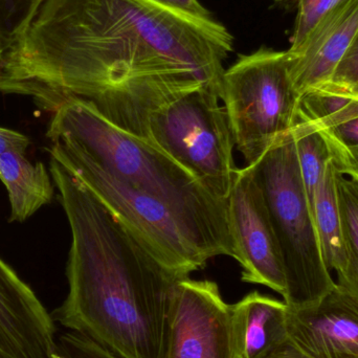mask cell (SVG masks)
Wrapping results in <instances>:
<instances>
[{"label":"cell","instance_id":"obj_3","mask_svg":"<svg viewBox=\"0 0 358 358\" xmlns=\"http://www.w3.org/2000/svg\"><path fill=\"white\" fill-rule=\"evenodd\" d=\"M46 136L50 142L65 141L77 147L109 176L163 200L236 252L229 200L215 197L171 157L107 121L87 101L65 100L52 113Z\"/></svg>","mask_w":358,"mask_h":358},{"label":"cell","instance_id":"obj_10","mask_svg":"<svg viewBox=\"0 0 358 358\" xmlns=\"http://www.w3.org/2000/svg\"><path fill=\"white\" fill-rule=\"evenodd\" d=\"M286 329L310 358H358V302L338 284L315 304L287 306Z\"/></svg>","mask_w":358,"mask_h":358},{"label":"cell","instance_id":"obj_12","mask_svg":"<svg viewBox=\"0 0 358 358\" xmlns=\"http://www.w3.org/2000/svg\"><path fill=\"white\" fill-rule=\"evenodd\" d=\"M296 124L317 131L338 173L358 180V87L325 83L301 96Z\"/></svg>","mask_w":358,"mask_h":358},{"label":"cell","instance_id":"obj_17","mask_svg":"<svg viewBox=\"0 0 358 358\" xmlns=\"http://www.w3.org/2000/svg\"><path fill=\"white\" fill-rule=\"evenodd\" d=\"M336 191L347 261L336 284L358 302V180L336 171Z\"/></svg>","mask_w":358,"mask_h":358},{"label":"cell","instance_id":"obj_20","mask_svg":"<svg viewBox=\"0 0 358 358\" xmlns=\"http://www.w3.org/2000/svg\"><path fill=\"white\" fill-rule=\"evenodd\" d=\"M40 2L41 0H0V36L8 42Z\"/></svg>","mask_w":358,"mask_h":358},{"label":"cell","instance_id":"obj_22","mask_svg":"<svg viewBox=\"0 0 358 358\" xmlns=\"http://www.w3.org/2000/svg\"><path fill=\"white\" fill-rule=\"evenodd\" d=\"M149 1L194 18L202 19V20L213 19L212 14L197 0H149Z\"/></svg>","mask_w":358,"mask_h":358},{"label":"cell","instance_id":"obj_19","mask_svg":"<svg viewBox=\"0 0 358 358\" xmlns=\"http://www.w3.org/2000/svg\"><path fill=\"white\" fill-rule=\"evenodd\" d=\"M52 358H123L103 347L92 338L66 330L57 334Z\"/></svg>","mask_w":358,"mask_h":358},{"label":"cell","instance_id":"obj_1","mask_svg":"<svg viewBox=\"0 0 358 358\" xmlns=\"http://www.w3.org/2000/svg\"><path fill=\"white\" fill-rule=\"evenodd\" d=\"M233 37L220 23L149 0H41L6 42L0 94L54 113L69 98L99 113L203 84L221 99Z\"/></svg>","mask_w":358,"mask_h":358},{"label":"cell","instance_id":"obj_13","mask_svg":"<svg viewBox=\"0 0 358 358\" xmlns=\"http://www.w3.org/2000/svg\"><path fill=\"white\" fill-rule=\"evenodd\" d=\"M358 39V0L328 15L294 50H287L289 73L299 96L328 83Z\"/></svg>","mask_w":358,"mask_h":358},{"label":"cell","instance_id":"obj_24","mask_svg":"<svg viewBox=\"0 0 358 358\" xmlns=\"http://www.w3.org/2000/svg\"><path fill=\"white\" fill-rule=\"evenodd\" d=\"M266 358H310L296 348L289 340L275 348Z\"/></svg>","mask_w":358,"mask_h":358},{"label":"cell","instance_id":"obj_25","mask_svg":"<svg viewBox=\"0 0 358 358\" xmlns=\"http://www.w3.org/2000/svg\"><path fill=\"white\" fill-rule=\"evenodd\" d=\"M6 41L0 36V60H1L2 55L6 50Z\"/></svg>","mask_w":358,"mask_h":358},{"label":"cell","instance_id":"obj_5","mask_svg":"<svg viewBox=\"0 0 358 358\" xmlns=\"http://www.w3.org/2000/svg\"><path fill=\"white\" fill-rule=\"evenodd\" d=\"M50 155L140 236L172 271L189 277L214 257L227 256L236 260L234 248L210 229L163 200L109 176L73 145L52 141Z\"/></svg>","mask_w":358,"mask_h":358},{"label":"cell","instance_id":"obj_23","mask_svg":"<svg viewBox=\"0 0 358 358\" xmlns=\"http://www.w3.org/2000/svg\"><path fill=\"white\" fill-rule=\"evenodd\" d=\"M31 145L29 136L16 130L0 127V155L8 151H18L25 153Z\"/></svg>","mask_w":358,"mask_h":358},{"label":"cell","instance_id":"obj_11","mask_svg":"<svg viewBox=\"0 0 358 358\" xmlns=\"http://www.w3.org/2000/svg\"><path fill=\"white\" fill-rule=\"evenodd\" d=\"M57 334L34 290L0 258V358H52Z\"/></svg>","mask_w":358,"mask_h":358},{"label":"cell","instance_id":"obj_21","mask_svg":"<svg viewBox=\"0 0 358 358\" xmlns=\"http://www.w3.org/2000/svg\"><path fill=\"white\" fill-rule=\"evenodd\" d=\"M328 83L348 86V87H358V39L353 44L344 60L338 65L334 77Z\"/></svg>","mask_w":358,"mask_h":358},{"label":"cell","instance_id":"obj_9","mask_svg":"<svg viewBox=\"0 0 358 358\" xmlns=\"http://www.w3.org/2000/svg\"><path fill=\"white\" fill-rule=\"evenodd\" d=\"M229 220L242 281L259 284L286 296L281 250L266 200L252 167L238 170L229 196Z\"/></svg>","mask_w":358,"mask_h":358},{"label":"cell","instance_id":"obj_14","mask_svg":"<svg viewBox=\"0 0 358 358\" xmlns=\"http://www.w3.org/2000/svg\"><path fill=\"white\" fill-rule=\"evenodd\" d=\"M284 301L258 292L231 305V324L238 358H266L287 340Z\"/></svg>","mask_w":358,"mask_h":358},{"label":"cell","instance_id":"obj_16","mask_svg":"<svg viewBox=\"0 0 358 358\" xmlns=\"http://www.w3.org/2000/svg\"><path fill=\"white\" fill-rule=\"evenodd\" d=\"M336 176V169L330 159L313 197V213L324 260L328 269L336 271L338 275L345 268L347 256L341 224Z\"/></svg>","mask_w":358,"mask_h":358},{"label":"cell","instance_id":"obj_7","mask_svg":"<svg viewBox=\"0 0 358 358\" xmlns=\"http://www.w3.org/2000/svg\"><path fill=\"white\" fill-rule=\"evenodd\" d=\"M221 99L235 146L252 167L296 125L301 96L290 77L287 50L261 48L240 56L223 73Z\"/></svg>","mask_w":358,"mask_h":358},{"label":"cell","instance_id":"obj_6","mask_svg":"<svg viewBox=\"0 0 358 358\" xmlns=\"http://www.w3.org/2000/svg\"><path fill=\"white\" fill-rule=\"evenodd\" d=\"M281 250L287 306L315 304L336 286L324 260L292 130L252 166Z\"/></svg>","mask_w":358,"mask_h":358},{"label":"cell","instance_id":"obj_8","mask_svg":"<svg viewBox=\"0 0 358 358\" xmlns=\"http://www.w3.org/2000/svg\"><path fill=\"white\" fill-rule=\"evenodd\" d=\"M164 358H238L231 305L215 282L187 277L176 284Z\"/></svg>","mask_w":358,"mask_h":358},{"label":"cell","instance_id":"obj_15","mask_svg":"<svg viewBox=\"0 0 358 358\" xmlns=\"http://www.w3.org/2000/svg\"><path fill=\"white\" fill-rule=\"evenodd\" d=\"M0 180L10 204V222H24L54 197L55 183L43 163H31L25 153L8 151L0 155Z\"/></svg>","mask_w":358,"mask_h":358},{"label":"cell","instance_id":"obj_4","mask_svg":"<svg viewBox=\"0 0 358 358\" xmlns=\"http://www.w3.org/2000/svg\"><path fill=\"white\" fill-rule=\"evenodd\" d=\"M208 86L170 92L130 110L117 127L142 138L185 168L210 194L229 200L238 169L231 124Z\"/></svg>","mask_w":358,"mask_h":358},{"label":"cell","instance_id":"obj_18","mask_svg":"<svg viewBox=\"0 0 358 358\" xmlns=\"http://www.w3.org/2000/svg\"><path fill=\"white\" fill-rule=\"evenodd\" d=\"M282 8H294L296 10L294 31L290 38L289 50L300 48L313 29L338 6L348 0H273Z\"/></svg>","mask_w":358,"mask_h":358},{"label":"cell","instance_id":"obj_2","mask_svg":"<svg viewBox=\"0 0 358 358\" xmlns=\"http://www.w3.org/2000/svg\"><path fill=\"white\" fill-rule=\"evenodd\" d=\"M50 172L71 231L69 294L52 313L55 323L123 358L165 357L172 296L187 275L52 157Z\"/></svg>","mask_w":358,"mask_h":358}]
</instances>
